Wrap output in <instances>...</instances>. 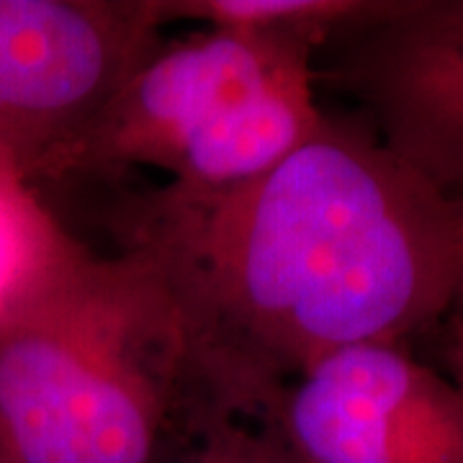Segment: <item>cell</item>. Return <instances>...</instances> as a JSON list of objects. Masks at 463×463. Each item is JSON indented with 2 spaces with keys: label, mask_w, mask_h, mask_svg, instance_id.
I'll return each mask as SVG.
<instances>
[{
  "label": "cell",
  "mask_w": 463,
  "mask_h": 463,
  "mask_svg": "<svg viewBox=\"0 0 463 463\" xmlns=\"http://www.w3.org/2000/svg\"><path fill=\"white\" fill-rule=\"evenodd\" d=\"M392 0H160L163 21H201L212 29L273 33L315 50L386 14Z\"/></svg>",
  "instance_id": "8"
},
{
  "label": "cell",
  "mask_w": 463,
  "mask_h": 463,
  "mask_svg": "<svg viewBox=\"0 0 463 463\" xmlns=\"http://www.w3.org/2000/svg\"><path fill=\"white\" fill-rule=\"evenodd\" d=\"M322 78L407 165L463 201V0H392L335 39Z\"/></svg>",
  "instance_id": "6"
},
{
  "label": "cell",
  "mask_w": 463,
  "mask_h": 463,
  "mask_svg": "<svg viewBox=\"0 0 463 463\" xmlns=\"http://www.w3.org/2000/svg\"><path fill=\"white\" fill-rule=\"evenodd\" d=\"M298 463H463V392L404 343L337 350L265 420Z\"/></svg>",
  "instance_id": "5"
},
{
  "label": "cell",
  "mask_w": 463,
  "mask_h": 463,
  "mask_svg": "<svg viewBox=\"0 0 463 463\" xmlns=\"http://www.w3.org/2000/svg\"><path fill=\"white\" fill-rule=\"evenodd\" d=\"M446 319H453V322L463 325V283H461V288H458V297H456V301H453V309H450V315H448Z\"/></svg>",
  "instance_id": "12"
},
{
  "label": "cell",
  "mask_w": 463,
  "mask_h": 463,
  "mask_svg": "<svg viewBox=\"0 0 463 463\" xmlns=\"http://www.w3.org/2000/svg\"><path fill=\"white\" fill-rule=\"evenodd\" d=\"M315 54L288 36L212 26L160 44L106 106L67 181L155 167L194 196L255 181L327 118Z\"/></svg>",
  "instance_id": "3"
},
{
  "label": "cell",
  "mask_w": 463,
  "mask_h": 463,
  "mask_svg": "<svg viewBox=\"0 0 463 463\" xmlns=\"http://www.w3.org/2000/svg\"><path fill=\"white\" fill-rule=\"evenodd\" d=\"M85 252L39 188L0 160V337L65 281Z\"/></svg>",
  "instance_id": "7"
},
{
  "label": "cell",
  "mask_w": 463,
  "mask_h": 463,
  "mask_svg": "<svg viewBox=\"0 0 463 463\" xmlns=\"http://www.w3.org/2000/svg\"><path fill=\"white\" fill-rule=\"evenodd\" d=\"M224 438L232 463H298L279 432L265 422H242L224 417Z\"/></svg>",
  "instance_id": "9"
},
{
  "label": "cell",
  "mask_w": 463,
  "mask_h": 463,
  "mask_svg": "<svg viewBox=\"0 0 463 463\" xmlns=\"http://www.w3.org/2000/svg\"><path fill=\"white\" fill-rule=\"evenodd\" d=\"M446 322V335H443V353H446L448 376L458 383L463 392V325L453 322V319H443Z\"/></svg>",
  "instance_id": "11"
},
{
  "label": "cell",
  "mask_w": 463,
  "mask_h": 463,
  "mask_svg": "<svg viewBox=\"0 0 463 463\" xmlns=\"http://www.w3.org/2000/svg\"><path fill=\"white\" fill-rule=\"evenodd\" d=\"M163 29L160 0H0V160L36 188L67 181Z\"/></svg>",
  "instance_id": "4"
},
{
  "label": "cell",
  "mask_w": 463,
  "mask_h": 463,
  "mask_svg": "<svg viewBox=\"0 0 463 463\" xmlns=\"http://www.w3.org/2000/svg\"><path fill=\"white\" fill-rule=\"evenodd\" d=\"M173 463H232L227 438H224V417L212 420L199 432V438Z\"/></svg>",
  "instance_id": "10"
},
{
  "label": "cell",
  "mask_w": 463,
  "mask_h": 463,
  "mask_svg": "<svg viewBox=\"0 0 463 463\" xmlns=\"http://www.w3.org/2000/svg\"><path fill=\"white\" fill-rule=\"evenodd\" d=\"M121 234L165 281L214 417L242 422L332 353L446 319L463 283V201L332 116L245 185L152 191Z\"/></svg>",
  "instance_id": "1"
},
{
  "label": "cell",
  "mask_w": 463,
  "mask_h": 463,
  "mask_svg": "<svg viewBox=\"0 0 463 463\" xmlns=\"http://www.w3.org/2000/svg\"><path fill=\"white\" fill-rule=\"evenodd\" d=\"M216 420L145 255L85 252L0 337V463H173Z\"/></svg>",
  "instance_id": "2"
}]
</instances>
